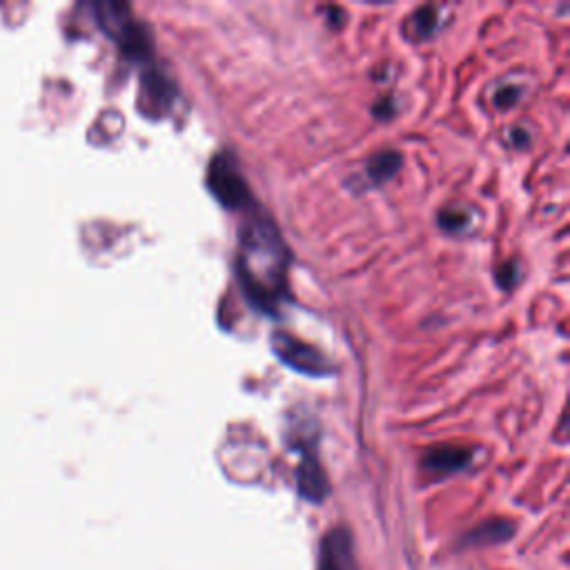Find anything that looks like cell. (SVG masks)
I'll list each match as a JSON object with an SVG mask.
<instances>
[{
  "instance_id": "cell-4",
  "label": "cell",
  "mask_w": 570,
  "mask_h": 570,
  "mask_svg": "<svg viewBox=\"0 0 570 570\" xmlns=\"http://www.w3.org/2000/svg\"><path fill=\"white\" fill-rule=\"evenodd\" d=\"M272 347H274L276 356H278L285 365H289V367H294V370H298V372H303V374L321 376V374H325V372L330 370V365L325 363V358H323L312 345L301 343V341H296V338L289 336V334L276 332V334L272 336Z\"/></svg>"
},
{
  "instance_id": "cell-10",
  "label": "cell",
  "mask_w": 570,
  "mask_h": 570,
  "mask_svg": "<svg viewBox=\"0 0 570 570\" xmlns=\"http://www.w3.org/2000/svg\"><path fill=\"white\" fill-rule=\"evenodd\" d=\"M401 165V156L396 151H381L376 154L370 165H367V176L374 180V183H381V180H387L392 178V174L399 169Z\"/></svg>"
},
{
  "instance_id": "cell-13",
  "label": "cell",
  "mask_w": 570,
  "mask_h": 570,
  "mask_svg": "<svg viewBox=\"0 0 570 570\" xmlns=\"http://www.w3.org/2000/svg\"><path fill=\"white\" fill-rule=\"evenodd\" d=\"M514 98H517V89H514V87H508V91H499V94H497L494 102H497L499 107H508Z\"/></svg>"
},
{
  "instance_id": "cell-3",
  "label": "cell",
  "mask_w": 570,
  "mask_h": 570,
  "mask_svg": "<svg viewBox=\"0 0 570 570\" xmlns=\"http://www.w3.org/2000/svg\"><path fill=\"white\" fill-rule=\"evenodd\" d=\"M207 183L212 194L225 205V207H245L249 203V189L243 180V176L236 169V163L229 156H216L212 158Z\"/></svg>"
},
{
  "instance_id": "cell-6",
  "label": "cell",
  "mask_w": 570,
  "mask_h": 570,
  "mask_svg": "<svg viewBox=\"0 0 570 570\" xmlns=\"http://www.w3.org/2000/svg\"><path fill=\"white\" fill-rule=\"evenodd\" d=\"M296 490L309 503H321L327 497V479L314 452H305L296 468Z\"/></svg>"
},
{
  "instance_id": "cell-9",
  "label": "cell",
  "mask_w": 570,
  "mask_h": 570,
  "mask_svg": "<svg viewBox=\"0 0 570 570\" xmlns=\"http://www.w3.org/2000/svg\"><path fill=\"white\" fill-rule=\"evenodd\" d=\"M514 532L512 523L510 521H503V519H490V521H483L479 523L474 530H470L465 534V546H481V543H499V541H505L510 539Z\"/></svg>"
},
{
  "instance_id": "cell-1",
  "label": "cell",
  "mask_w": 570,
  "mask_h": 570,
  "mask_svg": "<svg viewBox=\"0 0 570 570\" xmlns=\"http://www.w3.org/2000/svg\"><path fill=\"white\" fill-rule=\"evenodd\" d=\"M285 245L272 223L263 216L249 218L240 234L238 278L247 296L263 309H272L285 285Z\"/></svg>"
},
{
  "instance_id": "cell-12",
  "label": "cell",
  "mask_w": 570,
  "mask_h": 570,
  "mask_svg": "<svg viewBox=\"0 0 570 570\" xmlns=\"http://www.w3.org/2000/svg\"><path fill=\"white\" fill-rule=\"evenodd\" d=\"M465 212L463 209H448V212H441V225L445 229H461L465 225Z\"/></svg>"
},
{
  "instance_id": "cell-8",
  "label": "cell",
  "mask_w": 570,
  "mask_h": 570,
  "mask_svg": "<svg viewBox=\"0 0 570 570\" xmlns=\"http://www.w3.org/2000/svg\"><path fill=\"white\" fill-rule=\"evenodd\" d=\"M470 461V450L463 448H454V445H443V448H434L425 454L423 465L428 472L443 476V474H452L461 468H465Z\"/></svg>"
},
{
  "instance_id": "cell-2",
  "label": "cell",
  "mask_w": 570,
  "mask_h": 570,
  "mask_svg": "<svg viewBox=\"0 0 570 570\" xmlns=\"http://www.w3.org/2000/svg\"><path fill=\"white\" fill-rule=\"evenodd\" d=\"M105 29L120 42L122 51L131 58H145L149 53V38L140 24H136L125 4L107 2L98 4Z\"/></svg>"
},
{
  "instance_id": "cell-11",
  "label": "cell",
  "mask_w": 570,
  "mask_h": 570,
  "mask_svg": "<svg viewBox=\"0 0 570 570\" xmlns=\"http://www.w3.org/2000/svg\"><path fill=\"white\" fill-rule=\"evenodd\" d=\"M436 24V9L434 7H421L414 16H412V27L416 36H428Z\"/></svg>"
},
{
  "instance_id": "cell-5",
  "label": "cell",
  "mask_w": 570,
  "mask_h": 570,
  "mask_svg": "<svg viewBox=\"0 0 570 570\" xmlns=\"http://www.w3.org/2000/svg\"><path fill=\"white\" fill-rule=\"evenodd\" d=\"M316 570H356L354 539L347 528L336 525L323 534Z\"/></svg>"
},
{
  "instance_id": "cell-7",
  "label": "cell",
  "mask_w": 570,
  "mask_h": 570,
  "mask_svg": "<svg viewBox=\"0 0 570 570\" xmlns=\"http://www.w3.org/2000/svg\"><path fill=\"white\" fill-rule=\"evenodd\" d=\"M174 85L163 73H147L142 78V107L149 116H160L174 100Z\"/></svg>"
}]
</instances>
